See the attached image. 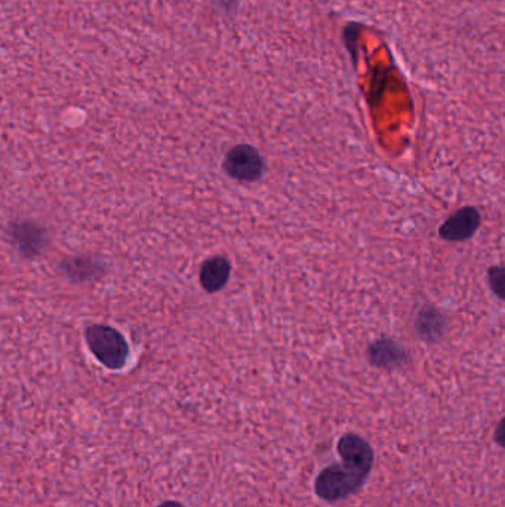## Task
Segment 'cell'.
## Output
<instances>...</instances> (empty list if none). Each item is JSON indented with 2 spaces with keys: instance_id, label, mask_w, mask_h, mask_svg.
Returning a JSON list of instances; mask_svg holds the SVG:
<instances>
[{
  "instance_id": "1",
  "label": "cell",
  "mask_w": 505,
  "mask_h": 507,
  "mask_svg": "<svg viewBox=\"0 0 505 507\" xmlns=\"http://www.w3.org/2000/svg\"><path fill=\"white\" fill-rule=\"evenodd\" d=\"M336 448L343 464H332L324 469L314 482V491L326 502H338L357 491L371 473L374 464L371 445L359 435H344Z\"/></svg>"
},
{
  "instance_id": "2",
  "label": "cell",
  "mask_w": 505,
  "mask_h": 507,
  "mask_svg": "<svg viewBox=\"0 0 505 507\" xmlns=\"http://www.w3.org/2000/svg\"><path fill=\"white\" fill-rule=\"evenodd\" d=\"M85 337L94 357L107 368L120 369L127 364L129 347L118 329L108 326H91Z\"/></svg>"
},
{
  "instance_id": "3",
  "label": "cell",
  "mask_w": 505,
  "mask_h": 507,
  "mask_svg": "<svg viewBox=\"0 0 505 507\" xmlns=\"http://www.w3.org/2000/svg\"><path fill=\"white\" fill-rule=\"evenodd\" d=\"M222 168L232 179L246 182L257 181L264 171V160L255 147L239 144L227 153Z\"/></svg>"
},
{
  "instance_id": "4",
  "label": "cell",
  "mask_w": 505,
  "mask_h": 507,
  "mask_svg": "<svg viewBox=\"0 0 505 507\" xmlns=\"http://www.w3.org/2000/svg\"><path fill=\"white\" fill-rule=\"evenodd\" d=\"M480 222V212L474 206H466L443 222L438 229V234L448 242H464L478 232Z\"/></svg>"
},
{
  "instance_id": "5",
  "label": "cell",
  "mask_w": 505,
  "mask_h": 507,
  "mask_svg": "<svg viewBox=\"0 0 505 507\" xmlns=\"http://www.w3.org/2000/svg\"><path fill=\"white\" fill-rule=\"evenodd\" d=\"M367 359L378 368L391 369L407 361V350L390 338H381L367 350Z\"/></svg>"
},
{
  "instance_id": "6",
  "label": "cell",
  "mask_w": 505,
  "mask_h": 507,
  "mask_svg": "<svg viewBox=\"0 0 505 507\" xmlns=\"http://www.w3.org/2000/svg\"><path fill=\"white\" fill-rule=\"evenodd\" d=\"M230 274H232V266L229 260H225L224 257H212L206 260L201 264V274H199L201 288L208 293L222 290L229 281Z\"/></svg>"
},
{
  "instance_id": "7",
  "label": "cell",
  "mask_w": 505,
  "mask_h": 507,
  "mask_svg": "<svg viewBox=\"0 0 505 507\" xmlns=\"http://www.w3.org/2000/svg\"><path fill=\"white\" fill-rule=\"evenodd\" d=\"M445 324H447V319L443 316L442 312L428 307V309L419 312L417 329H418L419 336H423L428 340H435L436 337L442 336L445 331Z\"/></svg>"
},
{
  "instance_id": "8",
  "label": "cell",
  "mask_w": 505,
  "mask_h": 507,
  "mask_svg": "<svg viewBox=\"0 0 505 507\" xmlns=\"http://www.w3.org/2000/svg\"><path fill=\"white\" fill-rule=\"evenodd\" d=\"M15 239L24 254L36 253L42 245V232L30 224H21L15 230Z\"/></svg>"
},
{
  "instance_id": "9",
  "label": "cell",
  "mask_w": 505,
  "mask_h": 507,
  "mask_svg": "<svg viewBox=\"0 0 505 507\" xmlns=\"http://www.w3.org/2000/svg\"><path fill=\"white\" fill-rule=\"evenodd\" d=\"M490 286L500 300L505 302V266L490 267L488 272Z\"/></svg>"
},
{
  "instance_id": "10",
  "label": "cell",
  "mask_w": 505,
  "mask_h": 507,
  "mask_svg": "<svg viewBox=\"0 0 505 507\" xmlns=\"http://www.w3.org/2000/svg\"><path fill=\"white\" fill-rule=\"evenodd\" d=\"M495 440H497L498 444L501 445V447L505 448V417L500 421L498 424L497 429H495Z\"/></svg>"
},
{
  "instance_id": "11",
  "label": "cell",
  "mask_w": 505,
  "mask_h": 507,
  "mask_svg": "<svg viewBox=\"0 0 505 507\" xmlns=\"http://www.w3.org/2000/svg\"><path fill=\"white\" fill-rule=\"evenodd\" d=\"M158 507H186V506H182L181 503H178V502H174V500H170V502H163L162 504H159Z\"/></svg>"
}]
</instances>
